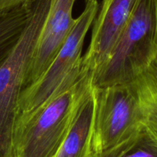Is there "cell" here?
<instances>
[{
  "instance_id": "cell-2",
  "label": "cell",
  "mask_w": 157,
  "mask_h": 157,
  "mask_svg": "<svg viewBox=\"0 0 157 157\" xmlns=\"http://www.w3.org/2000/svg\"><path fill=\"white\" fill-rule=\"evenodd\" d=\"M157 0H138L105 63L92 74L96 88L130 83L156 46Z\"/></svg>"
},
{
  "instance_id": "cell-6",
  "label": "cell",
  "mask_w": 157,
  "mask_h": 157,
  "mask_svg": "<svg viewBox=\"0 0 157 157\" xmlns=\"http://www.w3.org/2000/svg\"><path fill=\"white\" fill-rule=\"evenodd\" d=\"M75 1H51L30 61L25 87L36 82L43 75L70 34L75 21L72 18Z\"/></svg>"
},
{
  "instance_id": "cell-13",
  "label": "cell",
  "mask_w": 157,
  "mask_h": 157,
  "mask_svg": "<svg viewBox=\"0 0 157 157\" xmlns=\"http://www.w3.org/2000/svg\"><path fill=\"white\" fill-rule=\"evenodd\" d=\"M156 42H157V26H156Z\"/></svg>"
},
{
  "instance_id": "cell-11",
  "label": "cell",
  "mask_w": 157,
  "mask_h": 157,
  "mask_svg": "<svg viewBox=\"0 0 157 157\" xmlns=\"http://www.w3.org/2000/svg\"><path fill=\"white\" fill-rule=\"evenodd\" d=\"M92 157H157V136L144 126L126 141Z\"/></svg>"
},
{
  "instance_id": "cell-9",
  "label": "cell",
  "mask_w": 157,
  "mask_h": 157,
  "mask_svg": "<svg viewBox=\"0 0 157 157\" xmlns=\"http://www.w3.org/2000/svg\"><path fill=\"white\" fill-rule=\"evenodd\" d=\"M130 84L140 103L143 124L157 136V42L148 63Z\"/></svg>"
},
{
  "instance_id": "cell-4",
  "label": "cell",
  "mask_w": 157,
  "mask_h": 157,
  "mask_svg": "<svg viewBox=\"0 0 157 157\" xmlns=\"http://www.w3.org/2000/svg\"><path fill=\"white\" fill-rule=\"evenodd\" d=\"M93 90L94 117L85 157L117 146L144 126L140 103L130 83L93 87Z\"/></svg>"
},
{
  "instance_id": "cell-1",
  "label": "cell",
  "mask_w": 157,
  "mask_h": 157,
  "mask_svg": "<svg viewBox=\"0 0 157 157\" xmlns=\"http://www.w3.org/2000/svg\"><path fill=\"white\" fill-rule=\"evenodd\" d=\"M91 86V72L82 66L80 73L66 81L43 103L19 113L13 127L12 157L53 156Z\"/></svg>"
},
{
  "instance_id": "cell-3",
  "label": "cell",
  "mask_w": 157,
  "mask_h": 157,
  "mask_svg": "<svg viewBox=\"0 0 157 157\" xmlns=\"http://www.w3.org/2000/svg\"><path fill=\"white\" fill-rule=\"evenodd\" d=\"M52 0H29L31 15L19 41L0 66V157H12V139L29 66Z\"/></svg>"
},
{
  "instance_id": "cell-14",
  "label": "cell",
  "mask_w": 157,
  "mask_h": 157,
  "mask_svg": "<svg viewBox=\"0 0 157 157\" xmlns=\"http://www.w3.org/2000/svg\"><path fill=\"white\" fill-rule=\"evenodd\" d=\"M89 1H91V0H86V2H89Z\"/></svg>"
},
{
  "instance_id": "cell-5",
  "label": "cell",
  "mask_w": 157,
  "mask_h": 157,
  "mask_svg": "<svg viewBox=\"0 0 157 157\" xmlns=\"http://www.w3.org/2000/svg\"><path fill=\"white\" fill-rule=\"evenodd\" d=\"M99 9L97 0L86 2L82 13L75 19L70 34L46 71L36 82L22 90L18 114L40 105L66 81L82 72L84 42Z\"/></svg>"
},
{
  "instance_id": "cell-10",
  "label": "cell",
  "mask_w": 157,
  "mask_h": 157,
  "mask_svg": "<svg viewBox=\"0 0 157 157\" xmlns=\"http://www.w3.org/2000/svg\"><path fill=\"white\" fill-rule=\"evenodd\" d=\"M30 15L29 0L22 6L0 11V66L17 45Z\"/></svg>"
},
{
  "instance_id": "cell-8",
  "label": "cell",
  "mask_w": 157,
  "mask_h": 157,
  "mask_svg": "<svg viewBox=\"0 0 157 157\" xmlns=\"http://www.w3.org/2000/svg\"><path fill=\"white\" fill-rule=\"evenodd\" d=\"M94 109L91 86L82 97L69 132L52 157H85L91 136Z\"/></svg>"
},
{
  "instance_id": "cell-7",
  "label": "cell",
  "mask_w": 157,
  "mask_h": 157,
  "mask_svg": "<svg viewBox=\"0 0 157 157\" xmlns=\"http://www.w3.org/2000/svg\"><path fill=\"white\" fill-rule=\"evenodd\" d=\"M138 0H102L93 22L91 40L82 66L93 74L109 56Z\"/></svg>"
},
{
  "instance_id": "cell-12",
  "label": "cell",
  "mask_w": 157,
  "mask_h": 157,
  "mask_svg": "<svg viewBox=\"0 0 157 157\" xmlns=\"http://www.w3.org/2000/svg\"><path fill=\"white\" fill-rule=\"evenodd\" d=\"M29 0H0V11L19 6L25 4Z\"/></svg>"
}]
</instances>
